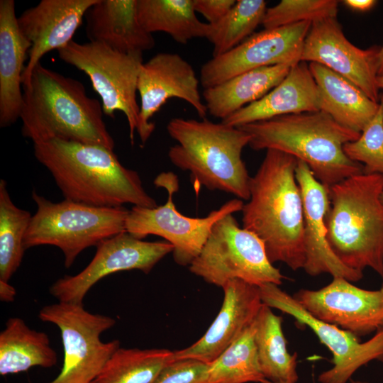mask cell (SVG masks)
<instances>
[{
    "label": "cell",
    "mask_w": 383,
    "mask_h": 383,
    "mask_svg": "<svg viewBox=\"0 0 383 383\" xmlns=\"http://www.w3.org/2000/svg\"><path fill=\"white\" fill-rule=\"evenodd\" d=\"M250 179V199L242 209L243 228L263 243L270 261L292 270L303 269L304 209L296 179L298 160L286 152L266 150Z\"/></svg>",
    "instance_id": "cell-1"
},
{
    "label": "cell",
    "mask_w": 383,
    "mask_h": 383,
    "mask_svg": "<svg viewBox=\"0 0 383 383\" xmlns=\"http://www.w3.org/2000/svg\"><path fill=\"white\" fill-rule=\"evenodd\" d=\"M33 148L65 199L101 207L157 206L138 173L123 166L113 150L60 139L34 143Z\"/></svg>",
    "instance_id": "cell-2"
},
{
    "label": "cell",
    "mask_w": 383,
    "mask_h": 383,
    "mask_svg": "<svg viewBox=\"0 0 383 383\" xmlns=\"http://www.w3.org/2000/svg\"><path fill=\"white\" fill-rule=\"evenodd\" d=\"M103 113L101 102L87 95L83 83L40 62L23 84L21 133L33 144L60 139L113 150Z\"/></svg>",
    "instance_id": "cell-3"
},
{
    "label": "cell",
    "mask_w": 383,
    "mask_h": 383,
    "mask_svg": "<svg viewBox=\"0 0 383 383\" xmlns=\"http://www.w3.org/2000/svg\"><path fill=\"white\" fill-rule=\"evenodd\" d=\"M239 128L251 136L252 150L274 149L295 157L327 188L362 172L363 165L349 159L343 150L360 133L322 111L283 115Z\"/></svg>",
    "instance_id": "cell-4"
},
{
    "label": "cell",
    "mask_w": 383,
    "mask_h": 383,
    "mask_svg": "<svg viewBox=\"0 0 383 383\" xmlns=\"http://www.w3.org/2000/svg\"><path fill=\"white\" fill-rule=\"evenodd\" d=\"M383 176L363 172L328 188L327 240L346 267L383 279Z\"/></svg>",
    "instance_id": "cell-5"
},
{
    "label": "cell",
    "mask_w": 383,
    "mask_h": 383,
    "mask_svg": "<svg viewBox=\"0 0 383 383\" xmlns=\"http://www.w3.org/2000/svg\"><path fill=\"white\" fill-rule=\"evenodd\" d=\"M167 131L177 143L170 148L169 159L180 170L189 171L195 184L249 200L250 176L242 152L249 145L250 134L206 118H174L168 122Z\"/></svg>",
    "instance_id": "cell-6"
},
{
    "label": "cell",
    "mask_w": 383,
    "mask_h": 383,
    "mask_svg": "<svg viewBox=\"0 0 383 383\" xmlns=\"http://www.w3.org/2000/svg\"><path fill=\"white\" fill-rule=\"evenodd\" d=\"M37 210L26 233L25 250L50 245L60 248L65 267H71L84 250L126 232L129 213L124 206L101 207L64 199L52 202L32 192Z\"/></svg>",
    "instance_id": "cell-7"
},
{
    "label": "cell",
    "mask_w": 383,
    "mask_h": 383,
    "mask_svg": "<svg viewBox=\"0 0 383 383\" xmlns=\"http://www.w3.org/2000/svg\"><path fill=\"white\" fill-rule=\"evenodd\" d=\"M189 269L205 282L221 287L235 279L257 286H279L285 278L268 259L262 240L240 228L233 214L216 222Z\"/></svg>",
    "instance_id": "cell-8"
},
{
    "label": "cell",
    "mask_w": 383,
    "mask_h": 383,
    "mask_svg": "<svg viewBox=\"0 0 383 383\" xmlns=\"http://www.w3.org/2000/svg\"><path fill=\"white\" fill-rule=\"evenodd\" d=\"M63 62L84 72L99 95L104 113L119 111L126 117L131 144L138 124L140 105L136 98L143 52H122L97 42L72 40L57 50Z\"/></svg>",
    "instance_id": "cell-9"
},
{
    "label": "cell",
    "mask_w": 383,
    "mask_h": 383,
    "mask_svg": "<svg viewBox=\"0 0 383 383\" xmlns=\"http://www.w3.org/2000/svg\"><path fill=\"white\" fill-rule=\"evenodd\" d=\"M154 184L167 191L166 203L154 208L133 206L126 219V232L141 240L149 235L163 238L172 245L174 260L181 266H189L199 254L216 221L242 211L244 205L241 199H233L205 217H188L177 210L173 201L179 187L176 174L162 172Z\"/></svg>",
    "instance_id": "cell-10"
},
{
    "label": "cell",
    "mask_w": 383,
    "mask_h": 383,
    "mask_svg": "<svg viewBox=\"0 0 383 383\" xmlns=\"http://www.w3.org/2000/svg\"><path fill=\"white\" fill-rule=\"evenodd\" d=\"M38 317L58 327L63 345L62 370L48 383H91L120 348L118 340L104 343L100 338L116 321L90 313L83 304L58 302L47 305L40 309Z\"/></svg>",
    "instance_id": "cell-11"
},
{
    "label": "cell",
    "mask_w": 383,
    "mask_h": 383,
    "mask_svg": "<svg viewBox=\"0 0 383 383\" xmlns=\"http://www.w3.org/2000/svg\"><path fill=\"white\" fill-rule=\"evenodd\" d=\"M259 288L264 304L292 316L299 323L309 327L331 352L333 366L318 375L320 383H347L362 366L373 360L383 361V328L360 343L353 333L313 316L278 285L265 283Z\"/></svg>",
    "instance_id": "cell-12"
},
{
    "label": "cell",
    "mask_w": 383,
    "mask_h": 383,
    "mask_svg": "<svg viewBox=\"0 0 383 383\" xmlns=\"http://www.w3.org/2000/svg\"><path fill=\"white\" fill-rule=\"evenodd\" d=\"M173 246L167 241H144L123 232L101 241L89 265L76 275H65L50 287L59 302L83 304L89 289L106 276L138 270L149 273Z\"/></svg>",
    "instance_id": "cell-13"
},
{
    "label": "cell",
    "mask_w": 383,
    "mask_h": 383,
    "mask_svg": "<svg viewBox=\"0 0 383 383\" xmlns=\"http://www.w3.org/2000/svg\"><path fill=\"white\" fill-rule=\"evenodd\" d=\"M311 23L303 21L251 35L231 50L204 63L200 71L201 84L206 89L257 68L296 65L301 62Z\"/></svg>",
    "instance_id": "cell-14"
},
{
    "label": "cell",
    "mask_w": 383,
    "mask_h": 383,
    "mask_svg": "<svg viewBox=\"0 0 383 383\" xmlns=\"http://www.w3.org/2000/svg\"><path fill=\"white\" fill-rule=\"evenodd\" d=\"M199 84L193 67L177 53L160 52L143 63L137 84L140 104L136 130L143 144L155 129L150 119L172 98L187 101L205 118L208 112Z\"/></svg>",
    "instance_id": "cell-15"
},
{
    "label": "cell",
    "mask_w": 383,
    "mask_h": 383,
    "mask_svg": "<svg viewBox=\"0 0 383 383\" xmlns=\"http://www.w3.org/2000/svg\"><path fill=\"white\" fill-rule=\"evenodd\" d=\"M293 297L313 316L357 337L383 328V292L357 287L343 277H333L317 289H302Z\"/></svg>",
    "instance_id": "cell-16"
},
{
    "label": "cell",
    "mask_w": 383,
    "mask_h": 383,
    "mask_svg": "<svg viewBox=\"0 0 383 383\" xmlns=\"http://www.w3.org/2000/svg\"><path fill=\"white\" fill-rule=\"evenodd\" d=\"M379 47L360 49L345 36L336 18L313 21L305 38L301 61L321 64L359 87L379 102L377 84Z\"/></svg>",
    "instance_id": "cell-17"
},
{
    "label": "cell",
    "mask_w": 383,
    "mask_h": 383,
    "mask_svg": "<svg viewBox=\"0 0 383 383\" xmlns=\"http://www.w3.org/2000/svg\"><path fill=\"white\" fill-rule=\"evenodd\" d=\"M296 179L304 209V271L310 276L328 273L357 282L363 272L343 265L331 250L327 240L326 216L330 207L328 188L318 182L309 166L298 160Z\"/></svg>",
    "instance_id": "cell-18"
},
{
    "label": "cell",
    "mask_w": 383,
    "mask_h": 383,
    "mask_svg": "<svg viewBox=\"0 0 383 383\" xmlns=\"http://www.w3.org/2000/svg\"><path fill=\"white\" fill-rule=\"evenodd\" d=\"M222 289V306L211 325L194 344L174 351L173 361L194 359L209 365L253 323L263 304L259 286L235 279Z\"/></svg>",
    "instance_id": "cell-19"
},
{
    "label": "cell",
    "mask_w": 383,
    "mask_h": 383,
    "mask_svg": "<svg viewBox=\"0 0 383 383\" xmlns=\"http://www.w3.org/2000/svg\"><path fill=\"white\" fill-rule=\"evenodd\" d=\"M98 0H41L18 17L19 29L30 44L22 84L48 52L69 44L89 9Z\"/></svg>",
    "instance_id": "cell-20"
},
{
    "label": "cell",
    "mask_w": 383,
    "mask_h": 383,
    "mask_svg": "<svg viewBox=\"0 0 383 383\" xmlns=\"http://www.w3.org/2000/svg\"><path fill=\"white\" fill-rule=\"evenodd\" d=\"M320 111V94L306 62L292 66L284 79L259 100L221 121L234 126L274 117Z\"/></svg>",
    "instance_id": "cell-21"
},
{
    "label": "cell",
    "mask_w": 383,
    "mask_h": 383,
    "mask_svg": "<svg viewBox=\"0 0 383 383\" xmlns=\"http://www.w3.org/2000/svg\"><path fill=\"white\" fill-rule=\"evenodd\" d=\"M30 44L21 32L13 0L0 1V127L20 118L22 76Z\"/></svg>",
    "instance_id": "cell-22"
},
{
    "label": "cell",
    "mask_w": 383,
    "mask_h": 383,
    "mask_svg": "<svg viewBox=\"0 0 383 383\" xmlns=\"http://www.w3.org/2000/svg\"><path fill=\"white\" fill-rule=\"evenodd\" d=\"M84 17L89 41L126 53L143 52L155 45L138 20L137 0H98Z\"/></svg>",
    "instance_id": "cell-23"
},
{
    "label": "cell",
    "mask_w": 383,
    "mask_h": 383,
    "mask_svg": "<svg viewBox=\"0 0 383 383\" xmlns=\"http://www.w3.org/2000/svg\"><path fill=\"white\" fill-rule=\"evenodd\" d=\"M309 67L319 90L320 111L340 125L361 133L377 113L379 103L326 67L316 62H310Z\"/></svg>",
    "instance_id": "cell-24"
},
{
    "label": "cell",
    "mask_w": 383,
    "mask_h": 383,
    "mask_svg": "<svg viewBox=\"0 0 383 383\" xmlns=\"http://www.w3.org/2000/svg\"><path fill=\"white\" fill-rule=\"evenodd\" d=\"M291 67L287 65L262 67L204 89L202 96L207 112L221 121L226 118L263 97L284 79Z\"/></svg>",
    "instance_id": "cell-25"
},
{
    "label": "cell",
    "mask_w": 383,
    "mask_h": 383,
    "mask_svg": "<svg viewBox=\"0 0 383 383\" xmlns=\"http://www.w3.org/2000/svg\"><path fill=\"white\" fill-rule=\"evenodd\" d=\"M57 361V353L45 333L30 328L18 317L7 320L0 333L1 375L17 374L35 366L50 368Z\"/></svg>",
    "instance_id": "cell-26"
},
{
    "label": "cell",
    "mask_w": 383,
    "mask_h": 383,
    "mask_svg": "<svg viewBox=\"0 0 383 383\" xmlns=\"http://www.w3.org/2000/svg\"><path fill=\"white\" fill-rule=\"evenodd\" d=\"M254 326L255 343L265 379L272 383H296L297 354L288 352L282 317L263 304Z\"/></svg>",
    "instance_id": "cell-27"
},
{
    "label": "cell",
    "mask_w": 383,
    "mask_h": 383,
    "mask_svg": "<svg viewBox=\"0 0 383 383\" xmlns=\"http://www.w3.org/2000/svg\"><path fill=\"white\" fill-rule=\"evenodd\" d=\"M137 13L150 33L164 32L180 44L206 38L208 23L196 17L193 0H137Z\"/></svg>",
    "instance_id": "cell-28"
},
{
    "label": "cell",
    "mask_w": 383,
    "mask_h": 383,
    "mask_svg": "<svg viewBox=\"0 0 383 383\" xmlns=\"http://www.w3.org/2000/svg\"><path fill=\"white\" fill-rule=\"evenodd\" d=\"M173 354L167 349L119 348L91 383H152L173 362Z\"/></svg>",
    "instance_id": "cell-29"
},
{
    "label": "cell",
    "mask_w": 383,
    "mask_h": 383,
    "mask_svg": "<svg viewBox=\"0 0 383 383\" xmlns=\"http://www.w3.org/2000/svg\"><path fill=\"white\" fill-rule=\"evenodd\" d=\"M255 343L253 323L209 366L206 383H247L265 380Z\"/></svg>",
    "instance_id": "cell-30"
},
{
    "label": "cell",
    "mask_w": 383,
    "mask_h": 383,
    "mask_svg": "<svg viewBox=\"0 0 383 383\" xmlns=\"http://www.w3.org/2000/svg\"><path fill=\"white\" fill-rule=\"evenodd\" d=\"M32 215L12 201L4 179L0 180V282H9L21 265L23 240Z\"/></svg>",
    "instance_id": "cell-31"
},
{
    "label": "cell",
    "mask_w": 383,
    "mask_h": 383,
    "mask_svg": "<svg viewBox=\"0 0 383 383\" xmlns=\"http://www.w3.org/2000/svg\"><path fill=\"white\" fill-rule=\"evenodd\" d=\"M266 5L263 0H238L221 20L208 23L206 38L213 45V57L231 50L250 35L262 23Z\"/></svg>",
    "instance_id": "cell-32"
},
{
    "label": "cell",
    "mask_w": 383,
    "mask_h": 383,
    "mask_svg": "<svg viewBox=\"0 0 383 383\" xmlns=\"http://www.w3.org/2000/svg\"><path fill=\"white\" fill-rule=\"evenodd\" d=\"M335 0H282L267 9L262 24L274 29L303 21L313 23L326 18H336Z\"/></svg>",
    "instance_id": "cell-33"
},
{
    "label": "cell",
    "mask_w": 383,
    "mask_h": 383,
    "mask_svg": "<svg viewBox=\"0 0 383 383\" xmlns=\"http://www.w3.org/2000/svg\"><path fill=\"white\" fill-rule=\"evenodd\" d=\"M379 109L356 140L343 145L346 156L354 162L363 163L362 172L383 176V95Z\"/></svg>",
    "instance_id": "cell-34"
},
{
    "label": "cell",
    "mask_w": 383,
    "mask_h": 383,
    "mask_svg": "<svg viewBox=\"0 0 383 383\" xmlns=\"http://www.w3.org/2000/svg\"><path fill=\"white\" fill-rule=\"evenodd\" d=\"M209 364L194 359L168 364L152 383H206Z\"/></svg>",
    "instance_id": "cell-35"
},
{
    "label": "cell",
    "mask_w": 383,
    "mask_h": 383,
    "mask_svg": "<svg viewBox=\"0 0 383 383\" xmlns=\"http://www.w3.org/2000/svg\"><path fill=\"white\" fill-rule=\"evenodd\" d=\"M196 12L202 14L209 23L221 20L234 6L235 0H193Z\"/></svg>",
    "instance_id": "cell-36"
},
{
    "label": "cell",
    "mask_w": 383,
    "mask_h": 383,
    "mask_svg": "<svg viewBox=\"0 0 383 383\" xmlns=\"http://www.w3.org/2000/svg\"><path fill=\"white\" fill-rule=\"evenodd\" d=\"M344 4L350 9L359 11H366L371 9L377 3V1L374 0H345L343 1Z\"/></svg>",
    "instance_id": "cell-37"
},
{
    "label": "cell",
    "mask_w": 383,
    "mask_h": 383,
    "mask_svg": "<svg viewBox=\"0 0 383 383\" xmlns=\"http://www.w3.org/2000/svg\"><path fill=\"white\" fill-rule=\"evenodd\" d=\"M16 290L9 282H0V299L10 302L14 300Z\"/></svg>",
    "instance_id": "cell-38"
},
{
    "label": "cell",
    "mask_w": 383,
    "mask_h": 383,
    "mask_svg": "<svg viewBox=\"0 0 383 383\" xmlns=\"http://www.w3.org/2000/svg\"><path fill=\"white\" fill-rule=\"evenodd\" d=\"M377 76H383V45L379 48L378 53V71Z\"/></svg>",
    "instance_id": "cell-39"
},
{
    "label": "cell",
    "mask_w": 383,
    "mask_h": 383,
    "mask_svg": "<svg viewBox=\"0 0 383 383\" xmlns=\"http://www.w3.org/2000/svg\"><path fill=\"white\" fill-rule=\"evenodd\" d=\"M377 84L379 89H383V76L377 77Z\"/></svg>",
    "instance_id": "cell-40"
},
{
    "label": "cell",
    "mask_w": 383,
    "mask_h": 383,
    "mask_svg": "<svg viewBox=\"0 0 383 383\" xmlns=\"http://www.w3.org/2000/svg\"><path fill=\"white\" fill-rule=\"evenodd\" d=\"M351 383H369L367 382H365V381H360V380H353V379H350V380ZM261 383H272L266 379H265L263 382H262Z\"/></svg>",
    "instance_id": "cell-41"
},
{
    "label": "cell",
    "mask_w": 383,
    "mask_h": 383,
    "mask_svg": "<svg viewBox=\"0 0 383 383\" xmlns=\"http://www.w3.org/2000/svg\"><path fill=\"white\" fill-rule=\"evenodd\" d=\"M381 200H382V203H383V192H382V195H381Z\"/></svg>",
    "instance_id": "cell-42"
},
{
    "label": "cell",
    "mask_w": 383,
    "mask_h": 383,
    "mask_svg": "<svg viewBox=\"0 0 383 383\" xmlns=\"http://www.w3.org/2000/svg\"><path fill=\"white\" fill-rule=\"evenodd\" d=\"M380 290L383 292V285H382V287H381Z\"/></svg>",
    "instance_id": "cell-43"
}]
</instances>
